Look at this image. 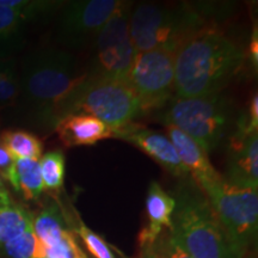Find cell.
<instances>
[{
    "label": "cell",
    "mask_w": 258,
    "mask_h": 258,
    "mask_svg": "<svg viewBox=\"0 0 258 258\" xmlns=\"http://www.w3.org/2000/svg\"><path fill=\"white\" fill-rule=\"evenodd\" d=\"M84 76L64 50L43 48L28 54L19 70L17 98L24 121L37 131H54L61 104Z\"/></svg>",
    "instance_id": "obj_1"
},
{
    "label": "cell",
    "mask_w": 258,
    "mask_h": 258,
    "mask_svg": "<svg viewBox=\"0 0 258 258\" xmlns=\"http://www.w3.org/2000/svg\"><path fill=\"white\" fill-rule=\"evenodd\" d=\"M245 53L224 32L208 28L175 51V93L180 98L220 93L239 72Z\"/></svg>",
    "instance_id": "obj_2"
},
{
    "label": "cell",
    "mask_w": 258,
    "mask_h": 258,
    "mask_svg": "<svg viewBox=\"0 0 258 258\" xmlns=\"http://www.w3.org/2000/svg\"><path fill=\"white\" fill-rule=\"evenodd\" d=\"M225 5L214 3L137 5L129 17V34L135 51L166 49L175 53L199 32L215 28L213 23L225 16Z\"/></svg>",
    "instance_id": "obj_3"
},
{
    "label": "cell",
    "mask_w": 258,
    "mask_h": 258,
    "mask_svg": "<svg viewBox=\"0 0 258 258\" xmlns=\"http://www.w3.org/2000/svg\"><path fill=\"white\" fill-rule=\"evenodd\" d=\"M170 233L191 258H241L203 190L191 177L173 194Z\"/></svg>",
    "instance_id": "obj_4"
},
{
    "label": "cell",
    "mask_w": 258,
    "mask_h": 258,
    "mask_svg": "<svg viewBox=\"0 0 258 258\" xmlns=\"http://www.w3.org/2000/svg\"><path fill=\"white\" fill-rule=\"evenodd\" d=\"M73 114H88L115 131L133 123L141 115L140 105L129 82L102 77L85 76L62 102L57 112V123Z\"/></svg>",
    "instance_id": "obj_5"
},
{
    "label": "cell",
    "mask_w": 258,
    "mask_h": 258,
    "mask_svg": "<svg viewBox=\"0 0 258 258\" xmlns=\"http://www.w3.org/2000/svg\"><path fill=\"white\" fill-rule=\"evenodd\" d=\"M163 109L160 121L178 128L207 154L220 146L235 120L233 104L221 92L189 98L176 96Z\"/></svg>",
    "instance_id": "obj_6"
},
{
    "label": "cell",
    "mask_w": 258,
    "mask_h": 258,
    "mask_svg": "<svg viewBox=\"0 0 258 258\" xmlns=\"http://www.w3.org/2000/svg\"><path fill=\"white\" fill-rule=\"evenodd\" d=\"M202 190L234 249L245 258L257 239L258 189L231 184L222 177Z\"/></svg>",
    "instance_id": "obj_7"
},
{
    "label": "cell",
    "mask_w": 258,
    "mask_h": 258,
    "mask_svg": "<svg viewBox=\"0 0 258 258\" xmlns=\"http://www.w3.org/2000/svg\"><path fill=\"white\" fill-rule=\"evenodd\" d=\"M132 3L122 2L92 43L90 76L128 82L135 56L129 34Z\"/></svg>",
    "instance_id": "obj_8"
},
{
    "label": "cell",
    "mask_w": 258,
    "mask_h": 258,
    "mask_svg": "<svg viewBox=\"0 0 258 258\" xmlns=\"http://www.w3.org/2000/svg\"><path fill=\"white\" fill-rule=\"evenodd\" d=\"M128 82L141 114L163 109L175 92V53L166 49L135 53Z\"/></svg>",
    "instance_id": "obj_9"
},
{
    "label": "cell",
    "mask_w": 258,
    "mask_h": 258,
    "mask_svg": "<svg viewBox=\"0 0 258 258\" xmlns=\"http://www.w3.org/2000/svg\"><path fill=\"white\" fill-rule=\"evenodd\" d=\"M118 0H73L64 3L57 22V41L71 49H82L97 35L118 9Z\"/></svg>",
    "instance_id": "obj_10"
},
{
    "label": "cell",
    "mask_w": 258,
    "mask_h": 258,
    "mask_svg": "<svg viewBox=\"0 0 258 258\" xmlns=\"http://www.w3.org/2000/svg\"><path fill=\"white\" fill-rule=\"evenodd\" d=\"M114 138L133 145L145 154L152 158L167 172L180 179L188 178L189 172L180 161L170 139L164 134L153 132L143 125L131 123L114 132Z\"/></svg>",
    "instance_id": "obj_11"
},
{
    "label": "cell",
    "mask_w": 258,
    "mask_h": 258,
    "mask_svg": "<svg viewBox=\"0 0 258 258\" xmlns=\"http://www.w3.org/2000/svg\"><path fill=\"white\" fill-rule=\"evenodd\" d=\"M227 172L231 184L258 189V135L233 132L227 140Z\"/></svg>",
    "instance_id": "obj_12"
},
{
    "label": "cell",
    "mask_w": 258,
    "mask_h": 258,
    "mask_svg": "<svg viewBox=\"0 0 258 258\" xmlns=\"http://www.w3.org/2000/svg\"><path fill=\"white\" fill-rule=\"evenodd\" d=\"M165 127L169 133L170 141L175 147L180 161L188 170L189 176L200 188H206L222 178L220 173L213 167L208 154L200 147L198 143H195L191 138L173 125H165Z\"/></svg>",
    "instance_id": "obj_13"
},
{
    "label": "cell",
    "mask_w": 258,
    "mask_h": 258,
    "mask_svg": "<svg viewBox=\"0 0 258 258\" xmlns=\"http://www.w3.org/2000/svg\"><path fill=\"white\" fill-rule=\"evenodd\" d=\"M54 131L66 147L95 145L104 139L114 138L111 128L88 114H73L59 121Z\"/></svg>",
    "instance_id": "obj_14"
},
{
    "label": "cell",
    "mask_w": 258,
    "mask_h": 258,
    "mask_svg": "<svg viewBox=\"0 0 258 258\" xmlns=\"http://www.w3.org/2000/svg\"><path fill=\"white\" fill-rule=\"evenodd\" d=\"M173 209H175L173 196L167 194L156 180L151 182L146 198L148 225L139 234V244L141 247L153 245L163 233L164 228H170Z\"/></svg>",
    "instance_id": "obj_15"
},
{
    "label": "cell",
    "mask_w": 258,
    "mask_h": 258,
    "mask_svg": "<svg viewBox=\"0 0 258 258\" xmlns=\"http://www.w3.org/2000/svg\"><path fill=\"white\" fill-rule=\"evenodd\" d=\"M32 230L44 246L57 243L71 232L56 203H50L32 219Z\"/></svg>",
    "instance_id": "obj_16"
},
{
    "label": "cell",
    "mask_w": 258,
    "mask_h": 258,
    "mask_svg": "<svg viewBox=\"0 0 258 258\" xmlns=\"http://www.w3.org/2000/svg\"><path fill=\"white\" fill-rule=\"evenodd\" d=\"M25 22L15 11L0 6V60L14 57L25 46Z\"/></svg>",
    "instance_id": "obj_17"
},
{
    "label": "cell",
    "mask_w": 258,
    "mask_h": 258,
    "mask_svg": "<svg viewBox=\"0 0 258 258\" xmlns=\"http://www.w3.org/2000/svg\"><path fill=\"white\" fill-rule=\"evenodd\" d=\"M0 146L12 159L40 160L43 145L40 138L27 131H5L0 134Z\"/></svg>",
    "instance_id": "obj_18"
},
{
    "label": "cell",
    "mask_w": 258,
    "mask_h": 258,
    "mask_svg": "<svg viewBox=\"0 0 258 258\" xmlns=\"http://www.w3.org/2000/svg\"><path fill=\"white\" fill-rule=\"evenodd\" d=\"M34 217L27 209L12 202L0 203V244L14 239L32 228Z\"/></svg>",
    "instance_id": "obj_19"
},
{
    "label": "cell",
    "mask_w": 258,
    "mask_h": 258,
    "mask_svg": "<svg viewBox=\"0 0 258 258\" xmlns=\"http://www.w3.org/2000/svg\"><path fill=\"white\" fill-rule=\"evenodd\" d=\"M64 3L60 0H0V6L15 11L27 23L53 17L60 12Z\"/></svg>",
    "instance_id": "obj_20"
},
{
    "label": "cell",
    "mask_w": 258,
    "mask_h": 258,
    "mask_svg": "<svg viewBox=\"0 0 258 258\" xmlns=\"http://www.w3.org/2000/svg\"><path fill=\"white\" fill-rule=\"evenodd\" d=\"M16 177L18 191L23 194L25 199L38 200L41 198L44 188L38 160H16Z\"/></svg>",
    "instance_id": "obj_21"
},
{
    "label": "cell",
    "mask_w": 258,
    "mask_h": 258,
    "mask_svg": "<svg viewBox=\"0 0 258 258\" xmlns=\"http://www.w3.org/2000/svg\"><path fill=\"white\" fill-rule=\"evenodd\" d=\"M43 188L49 191H60L64 183V157L61 151H51L38 160Z\"/></svg>",
    "instance_id": "obj_22"
},
{
    "label": "cell",
    "mask_w": 258,
    "mask_h": 258,
    "mask_svg": "<svg viewBox=\"0 0 258 258\" xmlns=\"http://www.w3.org/2000/svg\"><path fill=\"white\" fill-rule=\"evenodd\" d=\"M19 95V70L15 57L0 60V106L11 105Z\"/></svg>",
    "instance_id": "obj_23"
},
{
    "label": "cell",
    "mask_w": 258,
    "mask_h": 258,
    "mask_svg": "<svg viewBox=\"0 0 258 258\" xmlns=\"http://www.w3.org/2000/svg\"><path fill=\"white\" fill-rule=\"evenodd\" d=\"M2 251L8 258H36L40 250V240L30 228L14 239L0 244Z\"/></svg>",
    "instance_id": "obj_24"
},
{
    "label": "cell",
    "mask_w": 258,
    "mask_h": 258,
    "mask_svg": "<svg viewBox=\"0 0 258 258\" xmlns=\"http://www.w3.org/2000/svg\"><path fill=\"white\" fill-rule=\"evenodd\" d=\"M36 258H88L79 246L76 235L71 231L57 243L44 246L40 243V250Z\"/></svg>",
    "instance_id": "obj_25"
},
{
    "label": "cell",
    "mask_w": 258,
    "mask_h": 258,
    "mask_svg": "<svg viewBox=\"0 0 258 258\" xmlns=\"http://www.w3.org/2000/svg\"><path fill=\"white\" fill-rule=\"evenodd\" d=\"M77 234L82 238L84 245L93 258H116L112 246L103 237L89 228L83 220L77 225Z\"/></svg>",
    "instance_id": "obj_26"
},
{
    "label": "cell",
    "mask_w": 258,
    "mask_h": 258,
    "mask_svg": "<svg viewBox=\"0 0 258 258\" xmlns=\"http://www.w3.org/2000/svg\"><path fill=\"white\" fill-rule=\"evenodd\" d=\"M258 129V95L254 92L250 98L247 110L244 111L235 122V131L241 134L250 135L257 133Z\"/></svg>",
    "instance_id": "obj_27"
},
{
    "label": "cell",
    "mask_w": 258,
    "mask_h": 258,
    "mask_svg": "<svg viewBox=\"0 0 258 258\" xmlns=\"http://www.w3.org/2000/svg\"><path fill=\"white\" fill-rule=\"evenodd\" d=\"M154 247L161 258H191L179 246L170 231L159 235L154 243Z\"/></svg>",
    "instance_id": "obj_28"
},
{
    "label": "cell",
    "mask_w": 258,
    "mask_h": 258,
    "mask_svg": "<svg viewBox=\"0 0 258 258\" xmlns=\"http://www.w3.org/2000/svg\"><path fill=\"white\" fill-rule=\"evenodd\" d=\"M0 177L8 180L16 191H18L17 177H16V160L0 146Z\"/></svg>",
    "instance_id": "obj_29"
},
{
    "label": "cell",
    "mask_w": 258,
    "mask_h": 258,
    "mask_svg": "<svg viewBox=\"0 0 258 258\" xmlns=\"http://www.w3.org/2000/svg\"><path fill=\"white\" fill-rule=\"evenodd\" d=\"M257 29L254 28V31L252 32V36H251V42L249 47V54H250V61L253 64L254 69H257L258 64V40H257Z\"/></svg>",
    "instance_id": "obj_30"
},
{
    "label": "cell",
    "mask_w": 258,
    "mask_h": 258,
    "mask_svg": "<svg viewBox=\"0 0 258 258\" xmlns=\"http://www.w3.org/2000/svg\"><path fill=\"white\" fill-rule=\"evenodd\" d=\"M140 258H161L159 253L157 252L156 247L153 245H146V246L141 247V254Z\"/></svg>",
    "instance_id": "obj_31"
},
{
    "label": "cell",
    "mask_w": 258,
    "mask_h": 258,
    "mask_svg": "<svg viewBox=\"0 0 258 258\" xmlns=\"http://www.w3.org/2000/svg\"><path fill=\"white\" fill-rule=\"evenodd\" d=\"M12 202L11 198H10L9 190L6 189V186L3 182V178L0 177V203H9Z\"/></svg>",
    "instance_id": "obj_32"
},
{
    "label": "cell",
    "mask_w": 258,
    "mask_h": 258,
    "mask_svg": "<svg viewBox=\"0 0 258 258\" xmlns=\"http://www.w3.org/2000/svg\"><path fill=\"white\" fill-rule=\"evenodd\" d=\"M245 258H254V257H253V254H250V256H247V257H245Z\"/></svg>",
    "instance_id": "obj_33"
}]
</instances>
